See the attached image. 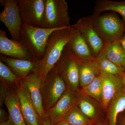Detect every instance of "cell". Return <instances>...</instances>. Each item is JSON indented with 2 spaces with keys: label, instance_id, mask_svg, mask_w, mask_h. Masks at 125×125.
<instances>
[{
  "label": "cell",
  "instance_id": "6da1fadb",
  "mask_svg": "<svg viewBox=\"0 0 125 125\" xmlns=\"http://www.w3.org/2000/svg\"><path fill=\"white\" fill-rule=\"evenodd\" d=\"M71 26L56 30L49 36L45 55L40 61L37 73L45 81L47 75L58 62L69 41L71 36Z\"/></svg>",
  "mask_w": 125,
  "mask_h": 125
},
{
  "label": "cell",
  "instance_id": "7a4b0ae2",
  "mask_svg": "<svg viewBox=\"0 0 125 125\" xmlns=\"http://www.w3.org/2000/svg\"><path fill=\"white\" fill-rule=\"evenodd\" d=\"M94 29L105 43H108L122 38L125 31V23L115 13L97 16L91 15Z\"/></svg>",
  "mask_w": 125,
  "mask_h": 125
},
{
  "label": "cell",
  "instance_id": "3957f363",
  "mask_svg": "<svg viewBox=\"0 0 125 125\" xmlns=\"http://www.w3.org/2000/svg\"><path fill=\"white\" fill-rule=\"evenodd\" d=\"M59 29H61L37 28L22 23L20 42L27 48L34 58L40 61L45 55L49 36L53 31Z\"/></svg>",
  "mask_w": 125,
  "mask_h": 125
},
{
  "label": "cell",
  "instance_id": "277c9868",
  "mask_svg": "<svg viewBox=\"0 0 125 125\" xmlns=\"http://www.w3.org/2000/svg\"><path fill=\"white\" fill-rule=\"evenodd\" d=\"M66 91L65 83L54 67L47 75L41 87L45 111L53 106Z\"/></svg>",
  "mask_w": 125,
  "mask_h": 125
},
{
  "label": "cell",
  "instance_id": "5b68a950",
  "mask_svg": "<svg viewBox=\"0 0 125 125\" xmlns=\"http://www.w3.org/2000/svg\"><path fill=\"white\" fill-rule=\"evenodd\" d=\"M68 4L65 0H45L43 28L62 29L71 27Z\"/></svg>",
  "mask_w": 125,
  "mask_h": 125
},
{
  "label": "cell",
  "instance_id": "8992f818",
  "mask_svg": "<svg viewBox=\"0 0 125 125\" xmlns=\"http://www.w3.org/2000/svg\"><path fill=\"white\" fill-rule=\"evenodd\" d=\"M81 62L72 52L67 45L55 67L71 92H75L80 84L79 68Z\"/></svg>",
  "mask_w": 125,
  "mask_h": 125
},
{
  "label": "cell",
  "instance_id": "52a82bcc",
  "mask_svg": "<svg viewBox=\"0 0 125 125\" xmlns=\"http://www.w3.org/2000/svg\"><path fill=\"white\" fill-rule=\"evenodd\" d=\"M18 3L23 24L43 28L45 0H18Z\"/></svg>",
  "mask_w": 125,
  "mask_h": 125
},
{
  "label": "cell",
  "instance_id": "ba28073f",
  "mask_svg": "<svg viewBox=\"0 0 125 125\" xmlns=\"http://www.w3.org/2000/svg\"><path fill=\"white\" fill-rule=\"evenodd\" d=\"M4 10L0 14V20L9 30L13 40L20 41L22 20L18 0H0Z\"/></svg>",
  "mask_w": 125,
  "mask_h": 125
},
{
  "label": "cell",
  "instance_id": "9c48e42d",
  "mask_svg": "<svg viewBox=\"0 0 125 125\" xmlns=\"http://www.w3.org/2000/svg\"><path fill=\"white\" fill-rule=\"evenodd\" d=\"M72 26L79 32L89 47L94 57L97 58L102 51L105 43L94 29L91 15L81 18Z\"/></svg>",
  "mask_w": 125,
  "mask_h": 125
},
{
  "label": "cell",
  "instance_id": "30bf717a",
  "mask_svg": "<svg viewBox=\"0 0 125 125\" xmlns=\"http://www.w3.org/2000/svg\"><path fill=\"white\" fill-rule=\"evenodd\" d=\"M20 81L27 90L42 121L47 115L43 104L41 92L42 79L37 73H33Z\"/></svg>",
  "mask_w": 125,
  "mask_h": 125
},
{
  "label": "cell",
  "instance_id": "8fae6325",
  "mask_svg": "<svg viewBox=\"0 0 125 125\" xmlns=\"http://www.w3.org/2000/svg\"><path fill=\"white\" fill-rule=\"evenodd\" d=\"M0 55L16 59L38 60L33 57L22 43L9 39L6 36L5 31L1 30H0Z\"/></svg>",
  "mask_w": 125,
  "mask_h": 125
},
{
  "label": "cell",
  "instance_id": "7c38bea8",
  "mask_svg": "<svg viewBox=\"0 0 125 125\" xmlns=\"http://www.w3.org/2000/svg\"><path fill=\"white\" fill-rule=\"evenodd\" d=\"M15 93L19 100L24 119L27 125H42V120L29 94L25 87L18 81Z\"/></svg>",
  "mask_w": 125,
  "mask_h": 125
},
{
  "label": "cell",
  "instance_id": "4fadbf2b",
  "mask_svg": "<svg viewBox=\"0 0 125 125\" xmlns=\"http://www.w3.org/2000/svg\"><path fill=\"white\" fill-rule=\"evenodd\" d=\"M102 82V98L101 104L106 109L110 102L125 88L121 77L119 75L112 74L101 72Z\"/></svg>",
  "mask_w": 125,
  "mask_h": 125
},
{
  "label": "cell",
  "instance_id": "5bb4252c",
  "mask_svg": "<svg viewBox=\"0 0 125 125\" xmlns=\"http://www.w3.org/2000/svg\"><path fill=\"white\" fill-rule=\"evenodd\" d=\"M76 99L73 92L66 90L55 105L45 111L52 125L62 120L65 116L76 105Z\"/></svg>",
  "mask_w": 125,
  "mask_h": 125
},
{
  "label": "cell",
  "instance_id": "9a60e30c",
  "mask_svg": "<svg viewBox=\"0 0 125 125\" xmlns=\"http://www.w3.org/2000/svg\"><path fill=\"white\" fill-rule=\"evenodd\" d=\"M0 60L6 64L20 79L38 71L40 61L10 58L0 55Z\"/></svg>",
  "mask_w": 125,
  "mask_h": 125
},
{
  "label": "cell",
  "instance_id": "2e32d148",
  "mask_svg": "<svg viewBox=\"0 0 125 125\" xmlns=\"http://www.w3.org/2000/svg\"><path fill=\"white\" fill-rule=\"evenodd\" d=\"M67 45L74 55L80 62L91 61L96 59L79 32L72 26L71 36Z\"/></svg>",
  "mask_w": 125,
  "mask_h": 125
},
{
  "label": "cell",
  "instance_id": "e0dca14e",
  "mask_svg": "<svg viewBox=\"0 0 125 125\" xmlns=\"http://www.w3.org/2000/svg\"><path fill=\"white\" fill-rule=\"evenodd\" d=\"M4 103L9 112V119L15 125H27L24 119L17 94L6 89Z\"/></svg>",
  "mask_w": 125,
  "mask_h": 125
},
{
  "label": "cell",
  "instance_id": "ac0fdd59",
  "mask_svg": "<svg viewBox=\"0 0 125 125\" xmlns=\"http://www.w3.org/2000/svg\"><path fill=\"white\" fill-rule=\"evenodd\" d=\"M102 52L106 58L125 72L124 66L125 52L120 41L105 43Z\"/></svg>",
  "mask_w": 125,
  "mask_h": 125
},
{
  "label": "cell",
  "instance_id": "d6986e66",
  "mask_svg": "<svg viewBox=\"0 0 125 125\" xmlns=\"http://www.w3.org/2000/svg\"><path fill=\"white\" fill-rule=\"evenodd\" d=\"M111 11L118 13L125 22V1H114L111 0H98L95 2L93 15L97 16L104 11Z\"/></svg>",
  "mask_w": 125,
  "mask_h": 125
},
{
  "label": "cell",
  "instance_id": "ffe728a7",
  "mask_svg": "<svg viewBox=\"0 0 125 125\" xmlns=\"http://www.w3.org/2000/svg\"><path fill=\"white\" fill-rule=\"evenodd\" d=\"M100 72L93 61L81 62L79 68L80 84L82 87L89 84L99 74Z\"/></svg>",
  "mask_w": 125,
  "mask_h": 125
},
{
  "label": "cell",
  "instance_id": "44dd1931",
  "mask_svg": "<svg viewBox=\"0 0 125 125\" xmlns=\"http://www.w3.org/2000/svg\"><path fill=\"white\" fill-rule=\"evenodd\" d=\"M125 109V87L111 101L109 111L110 125H116L118 114Z\"/></svg>",
  "mask_w": 125,
  "mask_h": 125
},
{
  "label": "cell",
  "instance_id": "7402d4cb",
  "mask_svg": "<svg viewBox=\"0 0 125 125\" xmlns=\"http://www.w3.org/2000/svg\"><path fill=\"white\" fill-rule=\"evenodd\" d=\"M93 61L97 69L100 72L120 75L124 72L106 58L102 52Z\"/></svg>",
  "mask_w": 125,
  "mask_h": 125
},
{
  "label": "cell",
  "instance_id": "603a6c76",
  "mask_svg": "<svg viewBox=\"0 0 125 125\" xmlns=\"http://www.w3.org/2000/svg\"><path fill=\"white\" fill-rule=\"evenodd\" d=\"M81 93L83 95L90 96L101 103L102 98V82L100 74L89 84L83 87Z\"/></svg>",
  "mask_w": 125,
  "mask_h": 125
},
{
  "label": "cell",
  "instance_id": "cb8c5ba5",
  "mask_svg": "<svg viewBox=\"0 0 125 125\" xmlns=\"http://www.w3.org/2000/svg\"><path fill=\"white\" fill-rule=\"evenodd\" d=\"M62 121L71 125H87L91 123L90 120L76 105L67 113Z\"/></svg>",
  "mask_w": 125,
  "mask_h": 125
},
{
  "label": "cell",
  "instance_id": "d4e9b609",
  "mask_svg": "<svg viewBox=\"0 0 125 125\" xmlns=\"http://www.w3.org/2000/svg\"><path fill=\"white\" fill-rule=\"evenodd\" d=\"M0 76L3 83H17L20 80L4 62L0 60Z\"/></svg>",
  "mask_w": 125,
  "mask_h": 125
},
{
  "label": "cell",
  "instance_id": "484cf974",
  "mask_svg": "<svg viewBox=\"0 0 125 125\" xmlns=\"http://www.w3.org/2000/svg\"><path fill=\"white\" fill-rule=\"evenodd\" d=\"M78 107L88 118H93L96 115V110L93 105L89 101L82 99L78 103Z\"/></svg>",
  "mask_w": 125,
  "mask_h": 125
},
{
  "label": "cell",
  "instance_id": "4316f807",
  "mask_svg": "<svg viewBox=\"0 0 125 125\" xmlns=\"http://www.w3.org/2000/svg\"><path fill=\"white\" fill-rule=\"evenodd\" d=\"M7 114L5 112L4 110L2 108H1L0 110V122L5 121L6 118H7Z\"/></svg>",
  "mask_w": 125,
  "mask_h": 125
},
{
  "label": "cell",
  "instance_id": "83f0119b",
  "mask_svg": "<svg viewBox=\"0 0 125 125\" xmlns=\"http://www.w3.org/2000/svg\"><path fill=\"white\" fill-rule=\"evenodd\" d=\"M42 125H53L49 118L47 116L42 121Z\"/></svg>",
  "mask_w": 125,
  "mask_h": 125
},
{
  "label": "cell",
  "instance_id": "f1b7e54d",
  "mask_svg": "<svg viewBox=\"0 0 125 125\" xmlns=\"http://www.w3.org/2000/svg\"><path fill=\"white\" fill-rule=\"evenodd\" d=\"M124 22H125V21H124ZM120 42L121 43L122 45V46H123L125 52V31L124 36H123L122 38L120 40ZM124 71H125V63H124Z\"/></svg>",
  "mask_w": 125,
  "mask_h": 125
},
{
  "label": "cell",
  "instance_id": "f546056e",
  "mask_svg": "<svg viewBox=\"0 0 125 125\" xmlns=\"http://www.w3.org/2000/svg\"><path fill=\"white\" fill-rule=\"evenodd\" d=\"M0 125H15L10 119L7 121L0 122Z\"/></svg>",
  "mask_w": 125,
  "mask_h": 125
},
{
  "label": "cell",
  "instance_id": "4dcf8cb0",
  "mask_svg": "<svg viewBox=\"0 0 125 125\" xmlns=\"http://www.w3.org/2000/svg\"><path fill=\"white\" fill-rule=\"evenodd\" d=\"M55 125H71L64 121H62L59 122Z\"/></svg>",
  "mask_w": 125,
  "mask_h": 125
},
{
  "label": "cell",
  "instance_id": "1f68e13d",
  "mask_svg": "<svg viewBox=\"0 0 125 125\" xmlns=\"http://www.w3.org/2000/svg\"><path fill=\"white\" fill-rule=\"evenodd\" d=\"M120 76L121 77L122 79L123 84H124V86H125V72H123V73Z\"/></svg>",
  "mask_w": 125,
  "mask_h": 125
},
{
  "label": "cell",
  "instance_id": "d6a6232c",
  "mask_svg": "<svg viewBox=\"0 0 125 125\" xmlns=\"http://www.w3.org/2000/svg\"><path fill=\"white\" fill-rule=\"evenodd\" d=\"M121 125H125V117L124 119H123V121H122Z\"/></svg>",
  "mask_w": 125,
  "mask_h": 125
},
{
  "label": "cell",
  "instance_id": "836d02e7",
  "mask_svg": "<svg viewBox=\"0 0 125 125\" xmlns=\"http://www.w3.org/2000/svg\"><path fill=\"white\" fill-rule=\"evenodd\" d=\"M97 125H103V124H102V123H98Z\"/></svg>",
  "mask_w": 125,
  "mask_h": 125
},
{
  "label": "cell",
  "instance_id": "e575fe53",
  "mask_svg": "<svg viewBox=\"0 0 125 125\" xmlns=\"http://www.w3.org/2000/svg\"><path fill=\"white\" fill-rule=\"evenodd\" d=\"M94 125L93 124H92V123H90V124H89V125Z\"/></svg>",
  "mask_w": 125,
  "mask_h": 125
}]
</instances>
